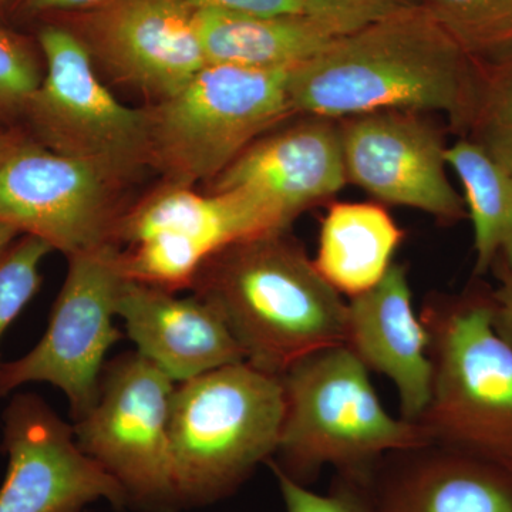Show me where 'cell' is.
<instances>
[{
  "mask_svg": "<svg viewBox=\"0 0 512 512\" xmlns=\"http://www.w3.org/2000/svg\"><path fill=\"white\" fill-rule=\"evenodd\" d=\"M9 2L10 0H0V12L5 9V6L8 5Z\"/></svg>",
  "mask_w": 512,
  "mask_h": 512,
  "instance_id": "33",
  "label": "cell"
},
{
  "mask_svg": "<svg viewBox=\"0 0 512 512\" xmlns=\"http://www.w3.org/2000/svg\"><path fill=\"white\" fill-rule=\"evenodd\" d=\"M80 40L116 82L158 101L202 67L195 9L187 0H104L82 12Z\"/></svg>",
  "mask_w": 512,
  "mask_h": 512,
  "instance_id": "14",
  "label": "cell"
},
{
  "mask_svg": "<svg viewBox=\"0 0 512 512\" xmlns=\"http://www.w3.org/2000/svg\"><path fill=\"white\" fill-rule=\"evenodd\" d=\"M289 72L202 67L180 92L147 109L151 167L167 183H211L254 141L295 114Z\"/></svg>",
  "mask_w": 512,
  "mask_h": 512,
  "instance_id": "6",
  "label": "cell"
},
{
  "mask_svg": "<svg viewBox=\"0 0 512 512\" xmlns=\"http://www.w3.org/2000/svg\"><path fill=\"white\" fill-rule=\"evenodd\" d=\"M348 183L339 120L306 116L259 137L211 181L210 191L247 192L291 225Z\"/></svg>",
  "mask_w": 512,
  "mask_h": 512,
  "instance_id": "15",
  "label": "cell"
},
{
  "mask_svg": "<svg viewBox=\"0 0 512 512\" xmlns=\"http://www.w3.org/2000/svg\"><path fill=\"white\" fill-rule=\"evenodd\" d=\"M349 183L377 201L426 212L443 222L466 215L447 177L440 130L416 111L384 110L339 120Z\"/></svg>",
  "mask_w": 512,
  "mask_h": 512,
  "instance_id": "13",
  "label": "cell"
},
{
  "mask_svg": "<svg viewBox=\"0 0 512 512\" xmlns=\"http://www.w3.org/2000/svg\"><path fill=\"white\" fill-rule=\"evenodd\" d=\"M116 312L126 323L138 355L177 384L245 362L220 313L195 293L181 298L177 292L126 279Z\"/></svg>",
  "mask_w": 512,
  "mask_h": 512,
  "instance_id": "18",
  "label": "cell"
},
{
  "mask_svg": "<svg viewBox=\"0 0 512 512\" xmlns=\"http://www.w3.org/2000/svg\"><path fill=\"white\" fill-rule=\"evenodd\" d=\"M43 74L45 63L40 49L26 37L0 28V124L19 128Z\"/></svg>",
  "mask_w": 512,
  "mask_h": 512,
  "instance_id": "23",
  "label": "cell"
},
{
  "mask_svg": "<svg viewBox=\"0 0 512 512\" xmlns=\"http://www.w3.org/2000/svg\"><path fill=\"white\" fill-rule=\"evenodd\" d=\"M104 0H18V5L28 15L53 12H84L96 8Z\"/></svg>",
  "mask_w": 512,
  "mask_h": 512,
  "instance_id": "30",
  "label": "cell"
},
{
  "mask_svg": "<svg viewBox=\"0 0 512 512\" xmlns=\"http://www.w3.org/2000/svg\"><path fill=\"white\" fill-rule=\"evenodd\" d=\"M191 289L220 313L245 362L269 375L281 377L303 357L345 345L348 302L288 231L221 249Z\"/></svg>",
  "mask_w": 512,
  "mask_h": 512,
  "instance_id": "2",
  "label": "cell"
},
{
  "mask_svg": "<svg viewBox=\"0 0 512 512\" xmlns=\"http://www.w3.org/2000/svg\"><path fill=\"white\" fill-rule=\"evenodd\" d=\"M403 238L402 229L380 205L339 202L320 225L313 264L340 295L355 298L382 281Z\"/></svg>",
  "mask_w": 512,
  "mask_h": 512,
  "instance_id": "20",
  "label": "cell"
},
{
  "mask_svg": "<svg viewBox=\"0 0 512 512\" xmlns=\"http://www.w3.org/2000/svg\"><path fill=\"white\" fill-rule=\"evenodd\" d=\"M345 345L370 372L390 379L403 419L419 423L430 402L433 362L403 265L394 262L375 288L350 298Z\"/></svg>",
  "mask_w": 512,
  "mask_h": 512,
  "instance_id": "17",
  "label": "cell"
},
{
  "mask_svg": "<svg viewBox=\"0 0 512 512\" xmlns=\"http://www.w3.org/2000/svg\"><path fill=\"white\" fill-rule=\"evenodd\" d=\"M483 70L429 10H404L343 35L293 67L288 93L295 114L342 120L375 111H440L468 131Z\"/></svg>",
  "mask_w": 512,
  "mask_h": 512,
  "instance_id": "1",
  "label": "cell"
},
{
  "mask_svg": "<svg viewBox=\"0 0 512 512\" xmlns=\"http://www.w3.org/2000/svg\"><path fill=\"white\" fill-rule=\"evenodd\" d=\"M195 10L237 13V15H308L303 0H187Z\"/></svg>",
  "mask_w": 512,
  "mask_h": 512,
  "instance_id": "28",
  "label": "cell"
},
{
  "mask_svg": "<svg viewBox=\"0 0 512 512\" xmlns=\"http://www.w3.org/2000/svg\"><path fill=\"white\" fill-rule=\"evenodd\" d=\"M284 407L281 377L247 362L175 384L170 439L180 508L224 500L269 463Z\"/></svg>",
  "mask_w": 512,
  "mask_h": 512,
  "instance_id": "4",
  "label": "cell"
},
{
  "mask_svg": "<svg viewBox=\"0 0 512 512\" xmlns=\"http://www.w3.org/2000/svg\"><path fill=\"white\" fill-rule=\"evenodd\" d=\"M470 140L512 167V59L483 72Z\"/></svg>",
  "mask_w": 512,
  "mask_h": 512,
  "instance_id": "24",
  "label": "cell"
},
{
  "mask_svg": "<svg viewBox=\"0 0 512 512\" xmlns=\"http://www.w3.org/2000/svg\"><path fill=\"white\" fill-rule=\"evenodd\" d=\"M195 25L208 64L258 70L293 69L340 37L311 15L254 16L195 10Z\"/></svg>",
  "mask_w": 512,
  "mask_h": 512,
  "instance_id": "19",
  "label": "cell"
},
{
  "mask_svg": "<svg viewBox=\"0 0 512 512\" xmlns=\"http://www.w3.org/2000/svg\"><path fill=\"white\" fill-rule=\"evenodd\" d=\"M67 261L45 336L28 355L3 363L0 396L26 383H50L66 394L76 421L97 402L104 357L121 338L113 320L126 276L116 242L67 256Z\"/></svg>",
  "mask_w": 512,
  "mask_h": 512,
  "instance_id": "10",
  "label": "cell"
},
{
  "mask_svg": "<svg viewBox=\"0 0 512 512\" xmlns=\"http://www.w3.org/2000/svg\"><path fill=\"white\" fill-rule=\"evenodd\" d=\"M500 284L490 295L493 323L501 338L512 346V274H500Z\"/></svg>",
  "mask_w": 512,
  "mask_h": 512,
  "instance_id": "29",
  "label": "cell"
},
{
  "mask_svg": "<svg viewBox=\"0 0 512 512\" xmlns=\"http://www.w3.org/2000/svg\"><path fill=\"white\" fill-rule=\"evenodd\" d=\"M124 183L63 156L20 128L0 146V222L66 256L114 241Z\"/></svg>",
  "mask_w": 512,
  "mask_h": 512,
  "instance_id": "11",
  "label": "cell"
},
{
  "mask_svg": "<svg viewBox=\"0 0 512 512\" xmlns=\"http://www.w3.org/2000/svg\"><path fill=\"white\" fill-rule=\"evenodd\" d=\"M274 471L286 512H375L363 471L336 473L328 493L320 494Z\"/></svg>",
  "mask_w": 512,
  "mask_h": 512,
  "instance_id": "26",
  "label": "cell"
},
{
  "mask_svg": "<svg viewBox=\"0 0 512 512\" xmlns=\"http://www.w3.org/2000/svg\"><path fill=\"white\" fill-rule=\"evenodd\" d=\"M375 512H512V473L431 443L363 471Z\"/></svg>",
  "mask_w": 512,
  "mask_h": 512,
  "instance_id": "16",
  "label": "cell"
},
{
  "mask_svg": "<svg viewBox=\"0 0 512 512\" xmlns=\"http://www.w3.org/2000/svg\"><path fill=\"white\" fill-rule=\"evenodd\" d=\"M52 251L43 239L20 235L0 256V340L39 291L40 264Z\"/></svg>",
  "mask_w": 512,
  "mask_h": 512,
  "instance_id": "25",
  "label": "cell"
},
{
  "mask_svg": "<svg viewBox=\"0 0 512 512\" xmlns=\"http://www.w3.org/2000/svg\"><path fill=\"white\" fill-rule=\"evenodd\" d=\"M175 384L137 352L120 356L73 426L77 444L123 487L128 505L148 512L180 508L170 439Z\"/></svg>",
  "mask_w": 512,
  "mask_h": 512,
  "instance_id": "9",
  "label": "cell"
},
{
  "mask_svg": "<svg viewBox=\"0 0 512 512\" xmlns=\"http://www.w3.org/2000/svg\"><path fill=\"white\" fill-rule=\"evenodd\" d=\"M19 237L20 234L15 228L0 222V256L5 254L6 249H8Z\"/></svg>",
  "mask_w": 512,
  "mask_h": 512,
  "instance_id": "31",
  "label": "cell"
},
{
  "mask_svg": "<svg viewBox=\"0 0 512 512\" xmlns=\"http://www.w3.org/2000/svg\"><path fill=\"white\" fill-rule=\"evenodd\" d=\"M424 8L483 72L512 59V0H424Z\"/></svg>",
  "mask_w": 512,
  "mask_h": 512,
  "instance_id": "22",
  "label": "cell"
},
{
  "mask_svg": "<svg viewBox=\"0 0 512 512\" xmlns=\"http://www.w3.org/2000/svg\"><path fill=\"white\" fill-rule=\"evenodd\" d=\"M308 15L343 36L404 10L424 6V0H303Z\"/></svg>",
  "mask_w": 512,
  "mask_h": 512,
  "instance_id": "27",
  "label": "cell"
},
{
  "mask_svg": "<svg viewBox=\"0 0 512 512\" xmlns=\"http://www.w3.org/2000/svg\"><path fill=\"white\" fill-rule=\"evenodd\" d=\"M448 168L463 185L464 204L473 222L476 275L500 265L501 274H512V167L461 138L447 148Z\"/></svg>",
  "mask_w": 512,
  "mask_h": 512,
  "instance_id": "21",
  "label": "cell"
},
{
  "mask_svg": "<svg viewBox=\"0 0 512 512\" xmlns=\"http://www.w3.org/2000/svg\"><path fill=\"white\" fill-rule=\"evenodd\" d=\"M37 46L45 74L20 130L121 183L151 165L147 109H133L113 96L80 37L64 26L46 25L39 30Z\"/></svg>",
  "mask_w": 512,
  "mask_h": 512,
  "instance_id": "7",
  "label": "cell"
},
{
  "mask_svg": "<svg viewBox=\"0 0 512 512\" xmlns=\"http://www.w3.org/2000/svg\"><path fill=\"white\" fill-rule=\"evenodd\" d=\"M13 128L3 126V124H0V146H2L3 143H5L6 140L10 137V134H12Z\"/></svg>",
  "mask_w": 512,
  "mask_h": 512,
  "instance_id": "32",
  "label": "cell"
},
{
  "mask_svg": "<svg viewBox=\"0 0 512 512\" xmlns=\"http://www.w3.org/2000/svg\"><path fill=\"white\" fill-rule=\"evenodd\" d=\"M291 225L244 191L194 190L167 183L124 211L114 241L123 274L170 292L191 288L201 266L221 249L288 231Z\"/></svg>",
  "mask_w": 512,
  "mask_h": 512,
  "instance_id": "8",
  "label": "cell"
},
{
  "mask_svg": "<svg viewBox=\"0 0 512 512\" xmlns=\"http://www.w3.org/2000/svg\"><path fill=\"white\" fill-rule=\"evenodd\" d=\"M284 421L269 466L309 487L333 467L353 473L396 451L433 443L419 423L392 416L367 369L346 345L303 357L281 376Z\"/></svg>",
  "mask_w": 512,
  "mask_h": 512,
  "instance_id": "3",
  "label": "cell"
},
{
  "mask_svg": "<svg viewBox=\"0 0 512 512\" xmlns=\"http://www.w3.org/2000/svg\"><path fill=\"white\" fill-rule=\"evenodd\" d=\"M8 473L0 512H83L104 500L127 507L123 487L87 456L72 426L39 396L18 394L3 414Z\"/></svg>",
  "mask_w": 512,
  "mask_h": 512,
  "instance_id": "12",
  "label": "cell"
},
{
  "mask_svg": "<svg viewBox=\"0 0 512 512\" xmlns=\"http://www.w3.org/2000/svg\"><path fill=\"white\" fill-rule=\"evenodd\" d=\"M420 316L433 386L419 424L433 443L512 473V346L495 329L490 295L434 299Z\"/></svg>",
  "mask_w": 512,
  "mask_h": 512,
  "instance_id": "5",
  "label": "cell"
}]
</instances>
